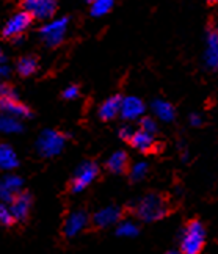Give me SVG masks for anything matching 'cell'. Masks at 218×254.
Returning <instances> with one entry per match:
<instances>
[{"mask_svg":"<svg viewBox=\"0 0 218 254\" xmlns=\"http://www.w3.org/2000/svg\"><path fill=\"white\" fill-rule=\"evenodd\" d=\"M16 69H17V74L22 75V77H28L36 72L38 69V60L35 57H22L17 60V64H16Z\"/></svg>","mask_w":218,"mask_h":254,"instance_id":"ffe728a7","label":"cell"},{"mask_svg":"<svg viewBox=\"0 0 218 254\" xmlns=\"http://www.w3.org/2000/svg\"><path fill=\"white\" fill-rule=\"evenodd\" d=\"M157 123L152 120V118H149V116H145V118L140 121V130H143V132H146V133H149V135H155L157 133Z\"/></svg>","mask_w":218,"mask_h":254,"instance_id":"d4e9b609","label":"cell"},{"mask_svg":"<svg viewBox=\"0 0 218 254\" xmlns=\"http://www.w3.org/2000/svg\"><path fill=\"white\" fill-rule=\"evenodd\" d=\"M147 170H149V165L146 162H137L132 165L131 171H129V178H131L132 182H138L147 174Z\"/></svg>","mask_w":218,"mask_h":254,"instance_id":"cb8c5ba5","label":"cell"},{"mask_svg":"<svg viewBox=\"0 0 218 254\" xmlns=\"http://www.w3.org/2000/svg\"><path fill=\"white\" fill-rule=\"evenodd\" d=\"M140 229L134 221H121L116 228V236L118 237H137Z\"/></svg>","mask_w":218,"mask_h":254,"instance_id":"603a6c76","label":"cell"},{"mask_svg":"<svg viewBox=\"0 0 218 254\" xmlns=\"http://www.w3.org/2000/svg\"><path fill=\"white\" fill-rule=\"evenodd\" d=\"M66 144V135L58 132V130H52V129H46L39 133L38 140H36V152L41 155V157L51 159L58 155Z\"/></svg>","mask_w":218,"mask_h":254,"instance_id":"3957f363","label":"cell"},{"mask_svg":"<svg viewBox=\"0 0 218 254\" xmlns=\"http://www.w3.org/2000/svg\"><path fill=\"white\" fill-rule=\"evenodd\" d=\"M0 72H2V77H8L9 75V67L6 64L5 66L2 64V69H0Z\"/></svg>","mask_w":218,"mask_h":254,"instance_id":"4dcf8cb0","label":"cell"},{"mask_svg":"<svg viewBox=\"0 0 218 254\" xmlns=\"http://www.w3.org/2000/svg\"><path fill=\"white\" fill-rule=\"evenodd\" d=\"M0 91H2V99H14V101H19L17 99V93L9 85L3 83L2 88H0Z\"/></svg>","mask_w":218,"mask_h":254,"instance_id":"83f0119b","label":"cell"},{"mask_svg":"<svg viewBox=\"0 0 218 254\" xmlns=\"http://www.w3.org/2000/svg\"><path fill=\"white\" fill-rule=\"evenodd\" d=\"M129 143H131V146L134 149L140 151V152H151L154 149V144H155L154 136L143 132V130H135L132 140Z\"/></svg>","mask_w":218,"mask_h":254,"instance_id":"2e32d148","label":"cell"},{"mask_svg":"<svg viewBox=\"0 0 218 254\" xmlns=\"http://www.w3.org/2000/svg\"><path fill=\"white\" fill-rule=\"evenodd\" d=\"M145 112V104L142 99H138L135 96L123 97V105H121V116L124 120H137L140 118Z\"/></svg>","mask_w":218,"mask_h":254,"instance_id":"4fadbf2b","label":"cell"},{"mask_svg":"<svg viewBox=\"0 0 218 254\" xmlns=\"http://www.w3.org/2000/svg\"><path fill=\"white\" fill-rule=\"evenodd\" d=\"M152 110L157 118L165 123H171L174 120V107L163 99H155L152 102Z\"/></svg>","mask_w":218,"mask_h":254,"instance_id":"ac0fdd59","label":"cell"},{"mask_svg":"<svg viewBox=\"0 0 218 254\" xmlns=\"http://www.w3.org/2000/svg\"><path fill=\"white\" fill-rule=\"evenodd\" d=\"M22 9L30 13L33 19L47 21V19L54 17L57 11V2L54 0H25L22 2Z\"/></svg>","mask_w":218,"mask_h":254,"instance_id":"52a82bcc","label":"cell"},{"mask_svg":"<svg viewBox=\"0 0 218 254\" xmlns=\"http://www.w3.org/2000/svg\"><path fill=\"white\" fill-rule=\"evenodd\" d=\"M204 60L209 67L218 66V30H215V28H211L207 32V49Z\"/></svg>","mask_w":218,"mask_h":254,"instance_id":"5bb4252c","label":"cell"},{"mask_svg":"<svg viewBox=\"0 0 218 254\" xmlns=\"http://www.w3.org/2000/svg\"><path fill=\"white\" fill-rule=\"evenodd\" d=\"M206 243V229L200 220L187 223L181 236V253L182 254H200Z\"/></svg>","mask_w":218,"mask_h":254,"instance_id":"7a4b0ae2","label":"cell"},{"mask_svg":"<svg viewBox=\"0 0 218 254\" xmlns=\"http://www.w3.org/2000/svg\"><path fill=\"white\" fill-rule=\"evenodd\" d=\"M69 24V17L63 16L54 19V21L46 22L41 28H39V36L43 38V41L47 47H57L60 46L65 40L66 28Z\"/></svg>","mask_w":218,"mask_h":254,"instance_id":"277c9868","label":"cell"},{"mask_svg":"<svg viewBox=\"0 0 218 254\" xmlns=\"http://www.w3.org/2000/svg\"><path fill=\"white\" fill-rule=\"evenodd\" d=\"M22 41H24V36H17L16 40H13V43H14V44H21Z\"/></svg>","mask_w":218,"mask_h":254,"instance_id":"1f68e13d","label":"cell"},{"mask_svg":"<svg viewBox=\"0 0 218 254\" xmlns=\"http://www.w3.org/2000/svg\"><path fill=\"white\" fill-rule=\"evenodd\" d=\"M32 21H33V16L30 13L24 11V9L22 11L14 13L6 21L3 30H2V36L5 40H16L17 36H22L25 28L30 27Z\"/></svg>","mask_w":218,"mask_h":254,"instance_id":"8992f818","label":"cell"},{"mask_svg":"<svg viewBox=\"0 0 218 254\" xmlns=\"http://www.w3.org/2000/svg\"><path fill=\"white\" fill-rule=\"evenodd\" d=\"M190 124H192V126H195V127H200V126L203 124L201 116H200V115H196V113L190 115Z\"/></svg>","mask_w":218,"mask_h":254,"instance_id":"f546056e","label":"cell"},{"mask_svg":"<svg viewBox=\"0 0 218 254\" xmlns=\"http://www.w3.org/2000/svg\"><path fill=\"white\" fill-rule=\"evenodd\" d=\"M0 129H2L3 133H21L24 130V126L21 120L16 118V116L5 115L0 120Z\"/></svg>","mask_w":218,"mask_h":254,"instance_id":"44dd1931","label":"cell"},{"mask_svg":"<svg viewBox=\"0 0 218 254\" xmlns=\"http://www.w3.org/2000/svg\"><path fill=\"white\" fill-rule=\"evenodd\" d=\"M0 167L2 170H14L19 167V159L9 144L0 146Z\"/></svg>","mask_w":218,"mask_h":254,"instance_id":"e0dca14e","label":"cell"},{"mask_svg":"<svg viewBox=\"0 0 218 254\" xmlns=\"http://www.w3.org/2000/svg\"><path fill=\"white\" fill-rule=\"evenodd\" d=\"M121 209L118 207V206H108V207H104L101 210H97L94 215H93V224L96 228H110L112 224H116L118 221L121 220Z\"/></svg>","mask_w":218,"mask_h":254,"instance_id":"30bf717a","label":"cell"},{"mask_svg":"<svg viewBox=\"0 0 218 254\" xmlns=\"http://www.w3.org/2000/svg\"><path fill=\"white\" fill-rule=\"evenodd\" d=\"M80 96V90H78L77 85H69L65 88L63 91V97L66 101H73V99H77V97Z\"/></svg>","mask_w":218,"mask_h":254,"instance_id":"4316f807","label":"cell"},{"mask_svg":"<svg viewBox=\"0 0 218 254\" xmlns=\"http://www.w3.org/2000/svg\"><path fill=\"white\" fill-rule=\"evenodd\" d=\"M0 221H2V224H3L5 228L13 226V224L16 223L11 210H9L8 206H3V204H2V207H0Z\"/></svg>","mask_w":218,"mask_h":254,"instance_id":"484cf974","label":"cell"},{"mask_svg":"<svg viewBox=\"0 0 218 254\" xmlns=\"http://www.w3.org/2000/svg\"><path fill=\"white\" fill-rule=\"evenodd\" d=\"M97 174H99V167L96 162H90V160L82 162L77 167L75 174L71 181V191L73 193L83 191L88 185H91V182H94Z\"/></svg>","mask_w":218,"mask_h":254,"instance_id":"5b68a950","label":"cell"},{"mask_svg":"<svg viewBox=\"0 0 218 254\" xmlns=\"http://www.w3.org/2000/svg\"><path fill=\"white\" fill-rule=\"evenodd\" d=\"M30 207H32V194L28 191H22L9 204V210H11L16 221H25L28 217V212H30Z\"/></svg>","mask_w":218,"mask_h":254,"instance_id":"8fae6325","label":"cell"},{"mask_svg":"<svg viewBox=\"0 0 218 254\" xmlns=\"http://www.w3.org/2000/svg\"><path fill=\"white\" fill-rule=\"evenodd\" d=\"M121 105H123V97L121 96H112L105 99L101 107H99V118L102 121H112L113 118H116L118 115H121Z\"/></svg>","mask_w":218,"mask_h":254,"instance_id":"7c38bea8","label":"cell"},{"mask_svg":"<svg viewBox=\"0 0 218 254\" xmlns=\"http://www.w3.org/2000/svg\"><path fill=\"white\" fill-rule=\"evenodd\" d=\"M134 213L138 218L151 223V221H157L168 215V201L165 196L158 193H147L146 196L140 198L138 201L134 202Z\"/></svg>","mask_w":218,"mask_h":254,"instance_id":"6da1fadb","label":"cell"},{"mask_svg":"<svg viewBox=\"0 0 218 254\" xmlns=\"http://www.w3.org/2000/svg\"><path fill=\"white\" fill-rule=\"evenodd\" d=\"M2 110L9 115V116H16V118H32L33 113L28 109L27 105H24L22 102L14 101V99H2Z\"/></svg>","mask_w":218,"mask_h":254,"instance_id":"9a60e30c","label":"cell"},{"mask_svg":"<svg viewBox=\"0 0 218 254\" xmlns=\"http://www.w3.org/2000/svg\"><path fill=\"white\" fill-rule=\"evenodd\" d=\"M135 130L132 129V127H129V126H123L120 132H118V135H120V138L124 140V141H131L132 140V136H134Z\"/></svg>","mask_w":218,"mask_h":254,"instance_id":"f1b7e54d","label":"cell"},{"mask_svg":"<svg viewBox=\"0 0 218 254\" xmlns=\"http://www.w3.org/2000/svg\"><path fill=\"white\" fill-rule=\"evenodd\" d=\"M22 185L24 181L22 178H19L16 174H8L2 179V185H0V196H2V201H5L6 204H11L19 194L22 193Z\"/></svg>","mask_w":218,"mask_h":254,"instance_id":"9c48e42d","label":"cell"},{"mask_svg":"<svg viewBox=\"0 0 218 254\" xmlns=\"http://www.w3.org/2000/svg\"><path fill=\"white\" fill-rule=\"evenodd\" d=\"M113 0H94L91 2V8H90V14L94 17H101L105 16L107 13H110V9L113 8Z\"/></svg>","mask_w":218,"mask_h":254,"instance_id":"7402d4cb","label":"cell"},{"mask_svg":"<svg viewBox=\"0 0 218 254\" xmlns=\"http://www.w3.org/2000/svg\"><path fill=\"white\" fill-rule=\"evenodd\" d=\"M165 254H179V253H176V251H168V253H165Z\"/></svg>","mask_w":218,"mask_h":254,"instance_id":"d6a6232c","label":"cell"},{"mask_svg":"<svg viewBox=\"0 0 218 254\" xmlns=\"http://www.w3.org/2000/svg\"><path fill=\"white\" fill-rule=\"evenodd\" d=\"M107 168L112 173L121 174L127 168V154L124 151H116L113 152L107 160Z\"/></svg>","mask_w":218,"mask_h":254,"instance_id":"d6986e66","label":"cell"},{"mask_svg":"<svg viewBox=\"0 0 218 254\" xmlns=\"http://www.w3.org/2000/svg\"><path fill=\"white\" fill-rule=\"evenodd\" d=\"M88 221H90V217L85 210H75L71 212L66 217L65 224H63V236L68 239H73L75 237L77 234H80L85 228Z\"/></svg>","mask_w":218,"mask_h":254,"instance_id":"ba28073f","label":"cell"}]
</instances>
